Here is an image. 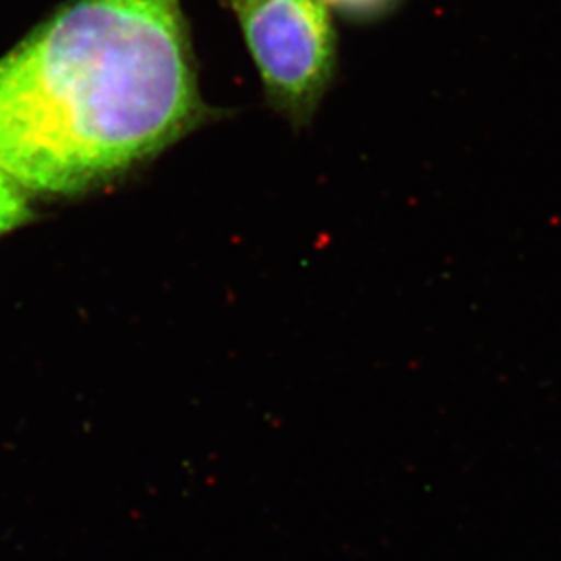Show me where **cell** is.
Masks as SVG:
<instances>
[{
    "label": "cell",
    "mask_w": 561,
    "mask_h": 561,
    "mask_svg": "<svg viewBox=\"0 0 561 561\" xmlns=\"http://www.w3.org/2000/svg\"><path fill=\"white\" fill-rule=\"evenodd\" d=\"M181 0H73L0 59V168L27 194H84L197 130Z\"/></svg>",
    "instance_id": "cell-1"
},
{
    "label": "cell",
    "mask_w": 561,
    "mask_h": 561,
    "mask_svg": "<svg viewBox=\"0 0 561 561\" xmlns=\"http://www.w3.org/2000/svg\"><path fill=\"white\" fill-rule=\"evenodd\" d=\"M266 99L294 126L312 121L334 81L337 35L321 0H227Z\"/></svg>",
    "instance_id": "cell-2"
},
{
    "label": "cell",
    "mask_w": 561,
    "mask_h": 561,
    "mask_svg": "<svg viewBox=\"0 0 561 561\" xmlns=\"http://www.w3.org/2000/svg\"><path fill=\"white\" fill-rule=\"evenodd\" d=\"M32 217L26 190L0 168V236L22 227Z\"/></svg>",
    "instance_id": "cell-3"
},
{
    "label": "cell",
    "mask_w": 561,
    "mask_h": 561,
    "mask_svg": "<svg viewBox=\"0 0 561 561\" xmlns=\"http://www.w3.org/2000/svg\"><path fill=\"white\" fill-rule=\"evenodd\" d=\"M330 10H337L343 15L357 19V21H370L387 15L394 10L400 0H321Z\"/></svg>",
    "instance_id": "cell-4"
}]
</instances>
